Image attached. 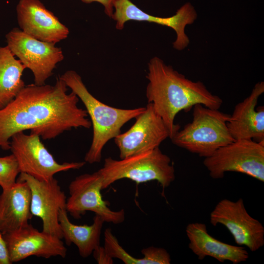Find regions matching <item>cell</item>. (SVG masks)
<instances>
[{
  "label": "cell",
  "instance_id": "1",
  "mask_svg": "<svg viewBox=\"0 0 264 264\" xmlns=\"http://www.w3.org/2000/svg\"><path fill=\"white\" fill-rule=\"evenodd\" d=\"M60 77L54 85L25 86L16 97L0 109V148H10L17 132L30 130L44 140L54 139L72 129L91 127L79 99Z\"/></svg>",
  "mask_w": 264,
  "mask_h": 264
},
{
  "label": "cell",
  "instance_id": "2",
  "mask_svg": "<svg viewBox=\"0 0 264 264\" xmlns=\"http://www.w3.org/2000/svg\"><path fill=\"white\" fill-rule=\"evenodd\" d=\"M146 89L148 103H152L170 132V138L180 129L174 123L176 114L197 104L219 110L222 100L212 94L201 82L193 81L175 70L158 57L148 64Z\"/></svg>",
  "mask_w": 264,
  "mask_h": 264
},
{
  "label": "cell",
  "instance_id": "3",
  "mask_svg": "<svg viewBox=\"0 0 264 264\" xmlns=\"http://www.w3.org/2000/svg\"><path fill=\"white\" fill-rule=\"evenodd\" d=\"M59 77L81 100L90 118L93 136L85 161L89 164L99 163L107 142L121 133L122 127L142 113L145 107L124 109L102 103L89 92L81 76L74 70H67Z\"/></svg>",
  "mask_w": 264,
  "mask_h": 264
},
{
  "label": "cell",
  "instance_id": "4",
  "mask_svg": "<svg viewBox=\"0 0 264 264\" xmlns=\"http://www.w3.org/2000/svg\"><path fill=\"white\" fill-rule=\"evenodd\" d=\"M191 122L170 138L177 146L205 158L235 140L226 125L230 115L197 104Z\"/></svg>",
  "mask_w": 264,
  "mask_h": 264
},
{
  "label": "cell",
  "instance_id": "5",
  "mask_svg": "<svg viewBox=\"0 0 264 264\" xmlns=\"http://www.w3.org/2000/svg\"><path fill=\"white\" fill-rule=\"evenodd\" d=\"M171 162L157 147L120 160L108 157L97 172L102 178V189L118 180L128 178L137 183L156 180L164 191L175 179Z\"/></svg>",
  "mask_w": 264,
  "mask_h": 264
},
{
  "label": "cell",
  "instance_id": "6",
  "mask_svg": "<svg viewBox=\"0 0 264 264\" xmlns=\"http://www.w3.org/2000/svg\"><path fill=\"white\" fill-rule=\"evenodd\" d=\"M203 163L213 179L234 172L264 182V141L235 140L204 158Z\"/></svg>",
  "mask_w": 264,
  "mask_h": 264
},
{
  "label": "cell",
  "instance_id": "7",
  "mask_svg": "<svg viewBox=\"0 0 264 264\" xmlns=\"http://www.w3.org/2000/svg\"><path fill=\"white\" fill-rule=\"evenodd\" d=\"M40 138L37 134H27L24 131L16 133L11 138L10 150L17 159L20 173L48 181L58 173L79 169L86 164L85 161L57 162Z\"/></svg>",
  "mask_w": 264,
  "mask_h": 264
},
{
  "label": "cell",
  "instance_id": "8",
  "mask_svg": "<svg viewBox=\"0 0 264 264\" xmlns=\"http://www.w3.org/2000/svg\"><path fill=\"white\" fill-rule=\"evenodd\" d=\"M7 46L34 76V84L43 85L64 59L61 48L39 40L14 28L5 36Z\"/></svg>",
  "mask_w": 264,
  "mask_h": 264
},
{
  "label": "cell",
  "instance_id": "9",
  "mask_svg": "<svg viewBox=\"0 0 264 264\" xmlns=\"http://www.w3.org/2000/svg\"><path fill=\"white\" fill-rule=\"evenodd\" d=\"M69 197L66 199V209L71 216L79 219L87 211H91L100 217L105 222L117 224L125 219L123 209L111 210L101 193L102 178L96 171L75 177L69 185Z\"/></svg>",
  "mask_w": 264,
  "mask_h": 264
},
{
  "label": "cell",
  "instance_id": "10",
  "mask_svg": "<svg viewBox=\"0 0 264 264\" xmlns=\"http://www.w3.org/2000/svg\"><path fill=\"white\" fill-rule=\"evenodd\" d=\"M210 222L214 226H224L237 244L246 246L252 252L264 245V227L249 214L242 198L236 201L220 200L210 213Z\"/></svg>",
  "mask_w": 264,
  "mask_h": 264
},
{
  "label": "cell",
  "instance_id": "11",
  "mask_svg": "<svg viewBox=\"0 0 264 264\" xmlns=\"http://www.w3.org/2000/svg\"><path fill=\"white\" fill-rule=\"evenodd\" d=\"M135 123L126 132L114 138L123 159L159 147L170 138L169 131L152 103H148L145 110L135 118Z\"/></svg>",
  "mask_w": 264,
  "mask_h": 264
},
{
  "label": "cell",
  "instance_id": "12",
  "mask_svg": "<svg viewBox=\"0 0 264 264\" xmlns=\"http://www.w3.org/2000/svg\"><path fill=\"white\" fill-rule=\"evenodd\" d=\"M114 11L111 16L115 22V28L122 30L125 23L129 21H144L155 23L172 28L176 37L173 43V47L177 50L185 49L190 40L185 33V27L194 22L197 13L190 2H187L176 11V14L169 17H159L148 14L139 8L130 0H115Z\"/></svg>",
  "mask_w": 264,
  "mask_h": 264
},
{
  "label": "cell",
  "instance_id": "13",
  "mask_svg": "<svg viewBox=\"0 0 264 264\" xmlns=\"http://www.w3.org/2000/svg\"><path fill=\"white\" fill-rule=\"evenodd\" d=\"M18 179L25 181L31 193V212L40 218L44 232L63 239L59 221L61 209L66 208V197L54 177L48 180H40L24 173H20Z\"/></svg>",
  "mask_w": 264,
  "mask_h": 264
},
{
  "label": "cell",
  "instance_id": "14",
  "mask_svg": "<svg viewBox=\"0 0 264 264\" xmlns=\"http://www.w3.org/2000/svg\"><path fill=\"white\" fill-rule=\"evenodd\" d=\"M2 236L11 263L31 256L48 259L53 256L64 258L66 255L67 249L62 239L39 231L29 223Z\"/></svg>",
  "mask_w": 264,
  "mask_h": 264
},
{
  "label": "cell",
  "instance_id": "15",
  "mask_svg": "<svg viewBox=\"0 0 264 264\" xmlns=\"http://www.w3.org/2000/svg\"><path fill=\"white\" fill-rule=\"evenodd\" d=\"M16 14L20 29L39 40L56 44L69 34L68 28L40 0H20Z\"/></svg>",
  "mask_w": 264,
  "mask_h": 264
},
{
  "label": "cell",
  "instance_id": "16",
  "mask_svg": "<svg viewBox=\"0 0 264 264\" xmlns=\"http://www.w3.org/2000/svg\"><path fill=\"white\" fill-rule=\"evenodd\" d=\"M264 92V83H257L250 94L237 104L226 125L235 140L264 141V107L256 108L258 100Z\"/></svg>",
  "mask_w": 264,
  "mask_h": 264
},
{
  "label": "cell",
  "instance_id": "17",
  "mask_svg": "<svg viewBox=\"0 0 264 264\" xmlns=\"http://www.w3.org/2000/svg\"><path fill=\"white\" fill-rule=\"evenodd\" d=\"M186 233L189 241L188 247L199 260L211 257L220 263L228 261L237 264L246 261L249 258L248 252L242 246L227 244L211 236L203 223L188 224Z\"/></svg>",
  "mask_w": 264,
  "mask_h": 264
},
{
  "label": "cell",
  "instance_id": "18",
  "mask_svg": "<svg viewBox=\"0 0 264 264\" xmlns=\"http://www.w3.org/2000/svg\"><path fill=\"white\" fill-rule=\"evenodd\" d=\"M31 190L27 183L17 179L0 195V231L2 234L14 231L28 224L31 212Z\"/></svg>",
  "mask_w": 264,
  "mask_h": 264
},
{
  "label": "cell",
  "instance_id": "19",
  "mask_svg": "<svg viewBox=\"0 0 264 264\" xmlns=\"http://www.w3.org/2000/svg\"><path fill=\"white\" fill-rule=\"evenodd\" d=\"M67 213L66 208H63L59 213L63 239L67 245L74 243L77 247L80 255L86 258L100 245V235L105 221L95 215L91 225H76L69 220Z\"/></svg>",
  "mask_w": 264,
  "mask_h": 264
},
{
  "label": "cell",
  "instance_id": "20",
  "mask_svg": "<svg viewBox=\"0 0 264 264\" xmlns=\"http://www.w3.org/2000/svg\"><path fill=\"white\" fill-rule=\"evenodd\" d=\"M25 68L7 45L0 46V109L11 102L25 86L22 79Z\"/></svg>",
  "mask_w": 264,
  "mask_h": 264
},
{
  "label": "cell",
  "instance_id": "21",
  "mask_svg": "<svg viewBox=\"0 0 264 264\" xmlns=\"http://www.w3.org/2000/svg\"><path fill=\"white\" fill-rule=\"evenodd\" d=\"M104 247L111 258L120 259L125 264H147L144 257L137 258L129 254L121 246L110 228L104 232Z\"/></svg>",
  "mask_w": 264,
  "mask_h": 264
},
{
  "label": "cell",
  "instance_id": "22",
  "mask_svg": "<svg viewBox=\"0 0 264 264\" xmlns=\"http://www.w3.org/2000/svg\"><path fill=\"white\" fill-rule=\"evenodd\" d=\"M19 174L18 162L12 154L0 157V186L2 190L11 187L16 182Z\"/></svg>",
  "mask_w": 264,
  "mask_h": 264
},
{
  "label": "cell",
  "instance_id": "23",
  "mask_svg": "<svg viewBox=\"0 0 264 264\" xmlns=\"http://www.w3.org/2000/svg\"><path fill=\"white\" fill-rule=\"evenodd\" d=\"M148 264H169L171 257L167 251L161 247L150 246L141 251Z\"/></svg>",
  "mask_w": 264,
  "mask_h": 264
},
{
  "label": "cell",
  "instance_id": "24",
  "mask_svg": "<svg viewBox=\"0 0 264 264\" xmlns=\"http://www.w3.org/2000/svg\"><path fill=\"white\" fill-rule=\"evenodd\" d=\"M92 254L98 264H111L113 263L112 258L107 253L104 246L99 245L94 250Z\"/></svg>",
  "mask_w": 264,
  "mask_h": 264
},
{
  "label": "cell",
  "instance_id": "25",
  "mask_svg": "<svg viewBox=\"0 0 264 264\" xmlns=\"http://www.w3.org/2000/svg\"><path fill=\"white\" fill-rule=\"evenodd\" d=\"M83 2L86 3H90L96 2L101 4L104 8V12L105 14L111 18V16L113 12V3L115 0H80Z\"/></svg>",
  "mask_w": 264,
  "mask_h": 264
},
{
  "label": "cell",
  "instance_id": "26",
  "mask_svg": "<svg viewBox=\"0 0 264 264\" xmlns=\"http://www.w3.org/2000/svg\"><path fill=\"white\" fill-rule=\"evenodd\" d=\"M7 246L0 231V264H11Z\"/></svg>",
  "mask_w": 264,
  "mask_h": 264
}]
</instances>
